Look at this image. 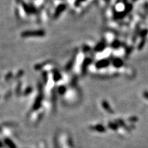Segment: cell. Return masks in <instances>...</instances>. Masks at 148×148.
<instances>
[{"instance_id": "5", "label": "cell", "mask_w": 148, "mask_h": 148, "mask_svg": "<svg viewBox=\"0 0 148 148\" xmlns=\"http://www.w3.org/2000/svg\"><path fill=\"white\" fill-rule=\"evenodd\" d=\"M112 63L113 65H114L115 67H120L123 64L122 60L120 59V58H115V59L113 60Z\"/></svg>"}, {"instance_id": "6", "label": "cell", "mask_w": 148, "mask_h": 148, "mask_svg": "<svg viewBox=\"0 0 148 148\" xmlns=\"http://www.w3.org/2000/svg\"><path fill=\"white\" fill-rule=\"evenodd\" d=\"M105 48V44L104 43H100L95 47V51H101Z\"/></svg>"}, {"instance_id": "2", "label": "cell", "mask_w": 148, "mask_h": 148, "mask_svg": "<svg viewBox=\"0 0 148 148\" xmlns=\"http://www.w3.org/2000/svg\"><path fill=\"white\" fill-rule=\"evenodd\" d=\"M17 2L22 5L24 11H25L27 14H33L32 9H31L30 6H29V5L26 4L25 3H24L22 0H17Z\"/></svg>"}, {"instance_id": "8", "label": "cell", "mask_w": 148, "mask_h": 148, "mask_svg": "<svg viewBox=\"0 0 148 148\" xmlns=\"http://www.w3.org/2000/svg\"><path fill=\"white\" fill-rule=\"evenodd\" d=\"M134 1H136V0H134Z\"/></svg>"}, {"instance_id": "1", "label": "cell", "mask_w": 148, "mask_h": 148, "mask_svg": "<svg viewBox=\"0 0 148 148\" xmlns=\"http://www.w3.org/2000/svg\"><path fill=\"white\" fill-rule=\"evenodd\" d=\"M45 35V32L44 30H28L23 32L21 33V37H41Z\"/></svg>"}, {"instance_id": "3", "label": "cell", "mask_w": 148, "mask_h": 148, "mask_svg": "<svg viewBox=\"0 0 148 148\" xmlns=\"http://www.w3.org/2000/svg\"><path fill=\"white\" fill-rule=\"evenodd\" d=\"M109 65V61L106 59L100 60V61H98L97 63L96 64V66L99 69L106 67L108 66Z\"/></svg>"}, {"instance_id": "4", "label": "cell", "mask_w": 148, "mask_h": 148, "mask_svg": "<svg viewBox=\"0 0 148 148\" xmlns=\"http://www.w3.org/2000/svg\"><path fill=\"white\" fill-rule=\"evenodd\" d=\"M65 8V4H61L60 6H59L57 8V9L56 10V13L54 14V17L55 18H58L60 14H61L62 12H63L64 11Z\"/></svg>"}, {"instance_id": "7", "label": "cell", "mask_w": 148, "mask_h": 148, "mask_svg": "<svg viewBox=\"0 0 148 148\" xmlns=\"http://www.w3.org/2000/svg\"><path fill=\"white\" fill-rule=\"evenodd\" d=\"M120 42H118V41H114V42H113L112 43V46L113 48H117L120 46Z\"/></svg>"}]
</instances>
